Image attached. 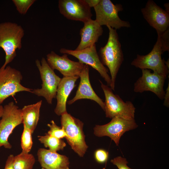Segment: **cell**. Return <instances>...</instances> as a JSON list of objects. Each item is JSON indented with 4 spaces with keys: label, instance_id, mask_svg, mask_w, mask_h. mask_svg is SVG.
<instances>
[{
    "label": "cell",
    "instance_id": "1",
    "mask_svg": "<svg viewBox=\"0 0 169 169\" xmlns=\"http://www.w3.org/2000/svg\"><path fill=\"white\" fill-rule=\"evenodd\" d=\"M169 36L166 34H157L156 43L151 51L144 55L137 54L131 64L141 69L152 70L153 72L167 77L169 74V68L165 61L161 58V54L169 51Z\"/></svg>",
    "mask_w": 169,
    "mask_h": 169
},
{
    "label": "cell",
    "instance_id": "2",
    "mask_svg": "<svg viewBox=\"0 0 169 169\" xmlns=\"http://www.w3.org/2000/svg\"><path fill=\"white\" fill-rule=\"evenodd\" d=\"M109 35L107 43L99 51L100 60L110 71L111 79L110 87L115 90L117 74L124 60L123 54L116 30L109 26Z\"/></svg>",
    "mask_w": 169,
    "mask_h": 169
},
{
    "label": "cell",
    "instance_id": "3",
    "mask_svg": "<svg viewBox=\"0 0 169 169\" xmlns=\"http://www.w3.org/2000/svg\"><path fill=\"white\" fill-rule=\"evenodd\" d=\"M24 35L23 27L11 22L0 23V47L5 53V61L1 67L5 68L16 56V50L22 47V39Z\"/></svg>",
    "mask_w": 169,
    "mask_h": 169
},
{
    "label": "cell",
    "instance_id": "4",
    "mask_svg": "<svg viewBox=\"0 0 169 169\" xmlns=\"http://www.w3.org/2000/svg\"><path fill=\"white\" fill-rule=\"evenodd\" d=\"M60 121L68 143L79 156L83 157L88 148L83 131L84 123L67 112L61 115Z\"/></svg>",
    "mask_w": 169,
    "mask_h": 169
},
{
    "label": "cell",
    "instance_id": "5",
    "mask_svg": "<svg viewBox=\"0 0 169 169\" xmlns=\"http://www.w3.org/2000/svg\"><path fill=\"white\" fill-rule=\"evenodd\" d=\"M99 81L105 96L104 111L106 117L112 118L117 116L128 120L134 119L136 108L132 102L124 101L118 95L113 93L110 87Z\"/></svg>",
    "mask_w": 169,
    "mask_h": 169
},
{
    "label": "cell",
    "instance_id": "6",
    "mask_svg": "<svg viewBox=\"0 0 169 169\" xmlns=\"http://www.w3.org/2000/svg\"><path fill=\"white\" fill-rule=\"evenodd\" d=\"M42 81L41 88L33 89L32 93L44 97L48 103L52 104L56 97L57 88L61 79L57 75L48 64L46 59L42 58L41 61H35Z\"/></svg>",
    "mask_w": 169,
    "mask_h": 169
},
{
    "label": "cell",
    "instance_id": "7",
    "mask_svg": "<svg viewBox=\"0 0 169 169\" xmlns=\"http://www.w3.org/2000/svg\"><path fill=\"white\" fill-rule=\"evenodd\" d=\"M94 8L96 14L95 20L100 26H109L116 30L131 27L128 22L122 20L119 17V12L123 10L121 4H115L110 0H100Z\"/></svg>",
    "mask_w": 169,
    "mask_h": 169
},
{
    "label": "cell",
    "instance_id": "8",
    "mask_svg": "<svg viewBox=\"0 0 169 169\" xmlns=\"http://www.w3.org/2000/svg\"><path fill=\"white\" fill-rule=\"evenodd\" d=\"M0 120V147L8 149L12 147L8 141L14 129L22 123L21 109L10 102L3 107V113Z\"/></svg>",
    "mask_w": 169,
    "mask_h": 169
},
{
    "label": "cell",
    "instance_id": "9",
    "mask_svg": "<svg viewBox=\"0 0 169 169\" xmlns=\"http://www.w3.org/2000/svg\"><path fill=\"white\" fill-rule=\"evenodd\" d=\"M21 72L10 66L0 69V105L7 98L18 92L27 91L32 93L33 89L23 86Z\"/></svg>",
    "mask_w": 169,
    "mask_h": 169
},
{
    "label": "cell",
    "instance_id": "10",
    "mask_svg": "<svg viewBox=\"0 0 169 169\" xmlns=\"http://www.w3.org/2000/svg\"><path fill=\"white\" fill-rule=\"evenodd\" d=\"M137 127L134 119L128 120L116 116L112 118L107 124L96 125L94 128V134L99 137H110L118 146L121 136L125 132L134 129Z\"/></svg>",
    "mask_w": 169,
    "mask_h": 169
},
{
    "label": "cell",
    "instance_id": "11",
    "mask_svg": "<svg viewBox=\"0 0 169 169\" xmlns=\"http://www.w3.org/2000/svg\"><path fill=\"white\" fill-rule=\"evenodd\" d=\"M60 53L71 55L77 58L79 62L90 65L96 70L104 79L107 85L110 87V77L108 74V69L103 65L97 52L95 44L79 50L61 48Z\"/></svg>",
    "mask_w": 169,
    "mask_h": 169
},
{
    "label": "cell",
    "instance_id": "12",
    "mask_svg": "<svg viewBox=\"0 0 169 169\" xmlns=\"http://www.w3.org/2000/svg\"><path fill=\"white\" fill-rule=\"evenodd\" d=\"M142 70V75L134 84V91L136 93L150 91L155 94L160 100L164 99L165 91L164 85L167 77L150 70Z\"/></svg>",
    "mask_w": 169,
    "mask_h": 169
},
{
    "label": "cell",
    "instance_id": "13",
    "mask_svg": "<svg viewBox=\"0 0 169 169\" xmlns=\"http://www.w3.org/2000/svg\"><path fill=\"white\" fill-rule=\"evenodd\" d=\"M58 7L60 13L69 19L84 23L92 19L91 8L84 0H59Z\"/></svg>",
    "mask_w": 169,
    "mask_h": 169
},
{
    "label": "cell",
    "instance_id": "14",
    "mask_svg": "<svg viewBox=\"0 0 169 169\" xmlns=\"http://www.w3.org/2000/svg\"><path fill=\"white\" fill-rule=\"evenodd\" d=\"M141 12L145 19L157 33H162L169 26V13L153 0H148Z\"/></svg>",
    "mask_w": 169,
    "mask_h": 169
},
{
    "label": "cell",
    "instance_id": "15",
    "mask_svg": "<svg viewBox=\"0 0 169 169\" xmlns=\"http://www.w3.org/2000/svg\"><path fill=\"white\" fill-rule=\"evenodd\" d=\"M46 60L52 69L58 70L64 77L79 76L84 64L71 60L67 54H64L61 56L54 51L47 55Z\"/></svg>",
    "mask_w": 169,
    "mask_h": 169
},
{
    "label": "cell",
    "instance_id": "16",
    "mask_svg": "<svg viewBox=\"0 0 169 169\" xmlns=\"http://www.w3.org/2000/svg\"><path fill=\"white\" fill-rule=\"evenodd\" d=\"M89 72V65L84 64L82 71L79 75L80 81L75 95L73 99L67 101V103L70 105L79 100L89 99L96 102L104 110V102L96 94L91 85Z\"/></svg>",
    "mask_w": 169,
    "mask_h": 169
},
{
    "label": "cell",
    "instance_id": "17",
    "mask_svg": "<svg viewBox=\"0 0 169 169\" xmlns=\"http://www.w3.org/2000/svg\"><path fill=\"white\" fill-rule=\"evenodd\" d=\"M79 76L64 77L58 86L56 98L57 103L54 110L58 115H61L67 112L66 104L70 93L76 86L75 82L79 78Z\"/></svg>",
    "mask_w": 169,
    "mask_h": 169
},
{
    "label": "cell",
    "instance_id": "18",
    "mask_svg": "<svg viewBox=\"0 0 169 169\" xmlns=\"http://www.w3.org/2000/svg\"><path fill=\"white\" fill-rule=\"evenodd\" d=\"M37 156L41 166L45 169H69L70 162L66 156L40 148L38 151Z\"/></svg>",
    "mask_w": 169,
    "mask_h": 169
},
{
    "label": "cell",
    "instance_id": "19",
    "mask_svg": "<svg viewBox=\"0 0 169 169\" xmlns=\"http://www.w3.org/2000/svg\"><path fill=\"white\" fill-rule=\"evenodd\" d=\"M84 23L79 32L80 42L75 50H79L91 46L98 42L103 29L95 20L91 19Z\"/></svg>",
    "mask_w": 169,
    "mask_h": 169
},
{
    "label": "cell",
    "instance_id": "20",
    "mask_svg": "<svg viewBox=\"0 0 169 169\" xmlns=\"http://www.w3.org/2000/svg\"><path fill=\"white\" fill-rule=\"evenodd\" d=\"M42 102V100H40L35 103L25 105L21 109L22 123L30 130L32 134L39 120Z\"/></svg>",
    "mask_w": 169,
    "mask_h": 169
},
{
    "label": "cell",
    "instance_id": "21",
    "mask_svg": "<svg viewBox=\"0 0 169 169\" xmlns=\"http://www.w3.org/2000/svg\"><path fill=\"white\" fill-rule=\"evenodd\" d=\"M35 159L33 155L22 151L14 156L13 165L14 169H33Z\"/></svg>",
    "mask_w": 169,
    "mask_h": 169
},
{
    "label": "cell",
    "instance_id": "22",
    "mask_svg": "<svg viewBox=\"0 0 169 169\" xmlns=\"http://www.w3.org/2000/svg\"><path fill=\"white\" fill-rule=\"evenodd\" d=\"M38 140L46 148L53 152L63 150L66 146L65 143L61 139H58L46 134L45 135L38 136Z\"/></svg>",
    "mask_w": 169,
    "mask_h": 169
},
{
    "label": "cell",
    "instance_id": "23",
    "mask_svg": "<svg viewBox=\"0 0 169 169\" xmlns=\"http://www.w3.org/2000/svg\"><path fill=\"white\" fill-rule=\"evenodd\" d=\"M21 137V145L22 151L29 153L31 151L33 146L32 133L28 128L24 125Z\"/></svg>",
    "mask_w": 169,
    "mask_h": 169
},
{
    "label": "cell",
    "instance_id": "24",
    "mask_svg": "<svg viewBox=\"0 0 169 169\" xmlns=\"http://www.w3.org/2000/svg\"><path fill=\"white\" fill-rule=\"evenodd\" d=\"M47 125L49 128L47 134L55 138L61 139L66 138L67 135L61 127L58 126L53 120L50 121V124H48Z\"/></svg>",
    "mask_w": 169,
    "mask_h": 169
},
{
    "label": "cell",
    "instance_id": "25",
    "mask_svg": "<svg viewBox=\"0 0 169 169\" xmlns=\"http://www.w3.org/2000/svg\"><path fill=\"white\" fill-rule=\"evenodd\" d=\"M35 0H13L16 10L20 14H25Z\"/></svg>",
    "mask_w": 169,
    "mask_h": 169
},
{
    "label": "cell",
    "instance_id": "26",
    "mask_svg": "<svg viewBox=\"0 0 169 169\" xmlns=\"http://www.w3.org/2000/svg\"><path fill=\"white\" fill-rule=\"evenodd\" d=\"M110 162L118 169H132L127 165L128 162L126 159L121 156L114 158L111 160Z\"/></svg>",
    "mask_w": 169,
    "mask_h": 169
},
{
    "label": "cell",
    "instance_id": "27",
    "mask_svg": "<svg viewBox=\"0 0 169 169\" xmlns=\"http://www.w3.org/2000/svg\"><path fill=\"white\" fill-rule=\"evenodd\" d=\"M108 156V152L103 149H98L95 153V158L96 161L100 163H104L106 162Z\"/></svg>",
    "mask_w": 169,
    "mask_h": 169
},
{
    "label": "cell",
    "instance_id": "28",
    "mask_svg": "<svg viewBox=\"0 0 169 169\" xmlns=\"http://www.w3.org/2000/svg\"><path fill=\"white\" fill-rule=\"evenodd\" d=\"M14 156L11 154L8 157L5 163L4 169H14L13 165Z\"/></svg>",
    "mask_w": 169,
    "mask_h": 169
},
{
    "label": "cell",
    "instance_id": "29",
    "mask_svg": "<svg viewBox=\"0 0 169 169\" xmlns=\"http://www.w3.org/2000/svg\"><path fill=\"white\" fill-rule=\"evenodd\" d=\"M164 96L163 105L167 107L169 106V84L168 83L167 88L165 91Z\"/></svg>",
    "mask_w": 169,
    "mask_h": 169
},
{
    "label": "cell",
    "instance_id": "30",
    "mask_svg": "<svg viewBox=\"0 0 169 169\" xmlns=\"http://www.w3.org/2000/svg\"><path fill=\"white\" fill-rule=\"evenodd\" d=\"M89 6L91 8L95 7L100 1V0H84Z\"/></svg>",
    "mask_w": 169,
    "mask_h": 169
},
{
    "label": "cell",
    "instance_id": "31",
    "mask_svg": "<svg viewBox=\"0 0 169 169\" xmlns=\"http://www.w3.org/2000/svg\"><path fill=\"white\" fill-rule=\"evenodd\" d=\"M3 111V107L1 105H0V118L1 117Z\"/></svg>",
    "mask_w": 169,
    "mask_h": 169
},
{
    "label": "cell",
    "instance_id": "32",
    "mask_svg": "<svg viewBox=\"0 0 169 169\" xmlns=\"http://www.w3.org/2000/svg\"><path fill=\"white\" fill-rule=\"evenodd\" d=\"M169 5V4L168 3H166L164 4L165 7L166 9V11L167 12L169 13V10H168V6H168V5Z\"/></svg>",
    "mask_w": 169,
    "mask_h": 169
},
{
    "label": "cell",
    "instance_id": "33",
    "mask_svg": "<svg viewBox=\"0 0 169 169\" xmlns=\"http://www.w3.org/2000/svg\"><path fill=\"white\" fill-rule=\"evenodd\" d=\"M41 169H44V168L42 167V168H41Z\"/></svg>",
    "mask_w": 169,
    "mask_h": 169
}]
</instances>
